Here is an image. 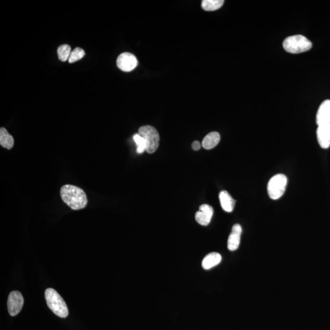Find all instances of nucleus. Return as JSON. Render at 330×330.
I'll return each mask as SVG.
<instances>
[{"label":"nucleus","instance_id":"423d86ee","mask_svg":"<svg viewBox=\"0 0 330 330\" xmlns=\"http://www.w3.org/2000/svg\"><path fill=\"white\" fill-rule=\"evenodd\" d=\"M24 303V297L21 292L13 291L10 293L8 297V307L11 316H16L21 312Z\"/></svg>","mask_w":330,"mask_h":330},{"label":"nucleus","instance_id":"6ab92c4d","mask_svg":"<svg viewBox=\"0 0 330 330\" xmlns=\"http://www.w3.org/2000/svg\"><path fill=\"white\" fill-rule=\"evenodd\" d=\"M84 55H85V52H84V51L82 49L79 47L75 48L74 50L72 51L71 54H70L69 59V63H75L76 61L82 59Z\"/></svg>","mask_w":330,"mask_h":330},{"label":"nucleus","instance_id":"f8f14e48","mask_svg":"<svg viewBox=\"0 0 330 330\" xmlns=\"http://www.w3.org/2000/svg\"><path fill=\"white\" fill-rule=\"evenodd\" d=\"M219 198L223 209L227 212H232L235 206V200L227 191H222L219 193Z\"/></svg>","mask_w":330,"mask_h":330},{"label":"nucleus","instance_id":"dca6fc26","mask_svg":"<svg viewBox=\"0 0 330 330\" xmlns=\"http://www.w3.org/2000/svg\"><path fill=\"white\" fill-rule=\"evenodd\" d=\"M224 0H204L202 2L201 7L205 11H216L224 5Z\"/></svg>","mask_w":330,"mask_h":330},{"label":"nucleus","instance_id":"2eb2a0df","mask_svg":"<svg viewBox=\"0 0 330 330\" xmlns=\"http://www.w3.org/2000/svg\"><path fill=\"white\" fill-rule=\"evenodd\" d=\"M14 145V138L4 128L0 129V145L3 148L11 150Z\"/></svg>","mask_w":330,"mask_h":330},{"label":"nucleus","instance_id":"f3484780","mask_svg":"<svg viewBox=\"0 0 330 330\" xmlns=\"http://www.w3.org/2000/svg\"><path fill=\"white\" fill-rule=\"evenodd\" d=\"M58 56L59 60L61 61L65 62L67 60L69 61L70 54H71V48L69 45H62L58 47Z\"/></svg>","mask_w":330,"mask_h":330},{"label":"nucleus","instance_id":"39448f33","mask_svg":"<svg viewBox=\"0 0 330 330\" xmlns=\"http://www.w3.org/2000/svg\"><path fill=\"white\" fill-rule=\"evenodd\" d=\"M138 134L145 138L146 151L149 154L156 152L159 145L160 137L154 127L144 126L138 130Z\"/></svg>","mask_w":330,"mask_h":330},{"label":"nucleus","instance_id":"4468645a","mask_svg":"<svg viewBox=\"0 0 330 330\" xmlns=\"http://www.w3.org/2000/svg\"><path fill=\"white\" fill-rule=\"evenodd\" d=\"M220 140V135L216 132H211L205 136L202 140V146L205 149H211L218 145Z\"/></svg>","mask_w":330,"mask_h":330},{"label":"nucleus","instance_id":"aec40b11","mask_svg":"<svg viewBox=\"0 0 330 330\" xmlns=\"http://www.w3.org/2000/svg\"><path fill=\"white\" fill-rule=\"evenodd\" d=\"M191 146H192V148L194 151H198L201 148V144H200L198 141H194Z\"/></svg>","mask_w":330,"mask_h":330},{"label":"nucleus","instance_id":"7ed1b4c3","mask_svg":"<svg viewBox=\"0 0 330 330\" xmlns=\"http://www.w3.org/2000/svg\"><path fill=\"white\" fill-rule=\"evenodd\" d=\"M283 45L286 52L293 54L307 52L311 49L312 46L311 42L302 35L287 37Z\"/></svg>","mask_w":330,"mask_h":330},{"label":"nucleus","instance_id":"a211bd4d","mask_svg":"<svg viewBox=\"0 0 330 330\" xmlns=\"http://www.w3.org/2000/svg\"><path fill=\"white\" fill-rule=\"evenodd\" d=\"M134 140L137 145V152L138 154H142L146 151V142L145 138L139 134H135L133 136Z\"/></svg>","mask_w":330,"mask_h":330},{"label":"nucleus","instance_id":"1a4fd4ad","mask_svg":"<svg viewBox=\"0 0 330 330\" xmlns=\"http://www.w3.org/2000/svg\"><path fill=\"white\" fill-rule=\"evenodd\" d=\"M317 137L321 148L328 149L330 146V124L318 126Z\"/></svg>","mask_w":330,"mask_h":330},{"label":"nucleus","instance_id":"f03ea898","mask_svg":"<svg viewBox=\"0 0 330 330\" xmlns=\"http://www.w3.org/2000/svg\"><path fill=\"white\" fill-rule=\"evenodd\" d=\"M45 297L49 308L55 314L61 318L68 316L69 310L61 296L55 289L49 288L45 292Z\"/></svg>","mask_w":330,"mask_h":330},{"label":"nucleus","instance_id":"20e7f679","mask_svg":"<svg viewBox=\"0 0 330 330\" xmlns=\"http://www.w3.org/2000/svg\"><path fill=\"white\" fill-rule=\"evenodd\" d=\"M287 178L283 174H276L268 183L267 191L271 199H278L283 195L286 190Z\"/></svg>","mask_w":330,"mask_h":330},{"label":"nucleus","instance_id":"6e6552de","mask_svg":"<svg viewBox=\"0 0 330 330\" xmlns=\"http://www.w3.org/2000/svg\"><path fill=\"white\" fill-rule=\"evenodd\" d=\"M213 214V208L208 204H202L195 215L196 221L199 225L207 226L210 224Z\"/></svg>","mask_w":330,"mask_h":330},{"label":"nucleus","instance_id":"9b49d317","mask_svg":"<svg viewBox=\"0 0 330 330\" xmlns=\"http://www.w3.org/2000/svg\"><path fill=\"white\" fill-rule=\"evenodd\" d=\"M242 232L241 226L236 224L233 226L232 231L228 240V248L230 251H235L239 247Z\"/></svg>","mask_w":330,"mask_h":330},{"label":"nucleus","instance_id":"9d476101","mask_svg":"<svg viewBox=\"0 0 330 330\" xmlns=\"http://www.w3.org/2000/svg\"><path fill=\"white\" fill-rule=\"evenodd\" d=\"M316 123L318 126L330 124V100L321 103L317 113Z\"/></svg>","mask_w":330,"mask_h":330},{"label":"nucleus","instance_id":"f257e3e1","mask_svg":"<svg viewBox=\"0 0 330 330\" xmlns=\"http://www.w3.org/2000/svg\"><path fill=\"white\" fill-rule=\"evenodd\" d=\"M60 196L65 204L74 210L85 208L88 202L83 189L73 185L63 186L60 189Z\"/></svg>","mask_w":330,"mask_h":330},{"label":"nucleus","instance_id":"ddd939ff","mask_svg":"<svg viewBox=\"0 0 330 330\" xmlns=\"http://www.w3.org/2000/svg\"><path fill=\"white\" fill-rule=\"evenodd\" d=\"M222 261V256L218 253H211L205 257L202 262V267L205 270L211 269Z\"/></svg>","mask_w":330,"mask_h":330},{"label":"nucleus","instance_id":"0eeeda50","mask_svg":"<svg viewBox=\"0 0 330 330\" xmlns=\"http://www.w3.org/2000/svg\"><path fill=\"white\" fill-rule=\"evenodd\" d=\"M118 68L124 72H131L136 68L138 60L134 55L131 53L125 52L121 54L117 59Z\"/></svg>","mask_w":330,"mask_h":330}]
</instances>
